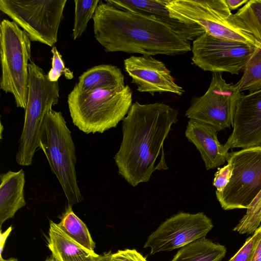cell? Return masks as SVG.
Masks as SVG:
<instances>
[{"mask_svg": "<svg viewBox=\"0 0 261 261\" xmlns=\"http://www.w3.org/2000/svg\"><path fill=\"white\" fill-rule=\"evenodd\" d=\"M177 117V111L164 102L132 103L114 158L119 174L133 187L149 181L155 170L168 168L164 143Z\"/></svg>", "mask_w": 261, "mask_h": 261, "instance_id": "6da1fadb", "label": "cell"}, {"mask_svg": "<svg viewBox=\"0 0 261 261\" xmlns=\"http://www.w3.org/2000/svg\"><path fill=\"white\" fill-rule=\"evenodd\" d=\"M92 19L94 37L106 52L175 56L192 49L190 41L156 19L100 1Z\"/></svg>", "mask_w": 261, "mask_h": 261, "instance_id": "7a4b0ae2", "label": "cell"}, {"mask_svg": "<svg viewBox=\"0 0 261 261\" xmlns=\"http://www.w3.org/2000/svg\"><path fill=\"white\" fill-rule=\"evenodd\" d=\"M133 92L128 85L81 92L75 86L68 95L72 123L86 133H103L115 127L132 105Z\"/></svg>", "mask_w": 261, "mask_h": 261, "instance_id": "3957f363", "label": "cell"}, {"mask_svg": "<svg viewBox=\"0 0 261 261\" xmlns=\"http://www.w3.org/2000/svg\"><path fill=\"white\" fill-rule=\"evenodd\" d=\"M39 148L45 154L50 169L58 179L68 205L81 202L75 171V148L71 132L60 112L49 110L40 131Z\"/></svg>", "mask_w": 261, "mask_h": 261, "instance_id": "277c9868", "label": "cell"}, {"mask_svg": "<svg viewBox=\"0 0 261 261\" xmlns=\"http://www.w3.org/2000/svg\"><path fill=\"white\" fill-rule=\"evenodd\" d=\"M59 97L58 82H50L44 70L30 61L27 103L16 154V161L19 165H32L34 154L39 148V134L43 121L48 112L58 104Z\"/></svg>", "mask_w": 261, "mask_h": 261, "instance_id": "5b68a950", "label": "cell"}, {"mask_svg": "<svg viewBox=\"0 0 261 261\" xmlns=\"http://www.w3.org/2000/svg\"><path fill=\"white\" fill-rule=\"evenodd\" d=\"M0 88L13 95L17 107L25 109L28 99L31 42L22 29L14 21L8 19H3L0 24Z\"/></svg>", "mask_w": 261, "mask_h": 261, "instance_id": "8992f818", "label": "cell"}, {"mask_svg": "<svg viewBox=\"0 0 261 261\" xmlns=\"http://www.w3.org/2000/svg\"><path fill=\"white\" fill-rule=\"evenodd\" d=\"M165 4L174 19L197 25L214 37L261 48V45L251 36L230 22L232 13L225 0H165Z\"/></svg>", "mask_w": 261, "mask_h": 261, "instance_id": "52a82bcc", "label": "cell"}, {"mask_svg": "<svg viewBox=\"0 0 261 261\" xmlns=\"http://www.w3.org/2000/svg\"><path fill=\"white\" fill-rule=\"evenodd\" d=\"M67 0H0V10L28 34L31 41L50 47L58 33Z\"/></svg>", "mask_w": 261, "mask_h": 261, "instance_id": "ba28073f", "label": "cell"}, {"mask_svg": "<svg viewBox=\"0 0 261 261\" xmlns=\"http://www.w3.org/2000/svg\"><path fill=\"white\" fill-rule=\"evenodd\" d=\"M232 176L217 198L224 210L247 209L261 191V145L229 153Z\"/></svg>", "mask_w": 261, "mask_h": 261, "instance_id": "9c48e42d", "label": "cell"}, {"mask_svg": "<svg viewBox=\"0 0 261 261\" xmlns=\"http://www.w3.org/2000/svg\"><path fill=\"white\" fill-rule=\"evenodd\" d=\"M242 93L227 83L221 73H213L206 92L193 97L186 116L209 124L217 132L232 125L237 103Z\"/></svg>", "mask_w": 261, "mask_h": 261, "instance_id": "30bf717a", "label": "cell"}, {"mask_svg": "<svg viewBox=\"0 0 261 261\" xmlns=\"http://www.w3.org/2000/svg\"><path fill=\"white\" fill-rule=\"evenodd\" d=\"M256 47L214 37L205 32L193 41L191 60L201 69L239 74Z\"/></svg>", "mask_w": 261, "mask_h": 261, "instance_id": "8fae6325", "label": "cell"}, {"mask_svg": "<svg viewBox=\"0 0 261 261\" xmlns=\"http://www.w3.org/2000/svg\"><path fill=\"white\" fill-rule=\"evenodd\" d=\"M213 226L203 212H180L163 222L148 237L144 248H150L151 255L181 248L205 237Z\"/></svg>", "mask_w": 261, "mask_h": 261, "instance_id": "7c38bea8", "label": "cell"}, {"mask_svg": "<svg viewBox=\"0 0 261 261\" xmlns=\"http://www.w3.org/2000/svg\"><path fill=\"white\" fill-rule=\"evenodd\" d=\"M125 71L140 92L152 96L156 92H168L181 96L185 92L177 85L170 70L162 61L152 56H132L124 60Z\"/></svg>", "mask_w": 261, "mask_h": 261, "instance_id": "4fadbf2b", "label": "cell"}, {"mask_svg": "<svg viewBox=\"0 0 261 261\" xmlns=\"http://www.w3.org/2000/svg\"><path fill=\"white\" fill-rule=\"evenodd\" d=\"M233 130L224 144L229 150L261 145V89L244 95L237 103Z\"/></svg>", "mask_w": 261, "mask_h": 261, "instance_id": "5bb4252c", "label": "cell"}, {"mask_svg": "<svg viewBox=\"0 0 261 261\" xmlns=\"http://www.w3.org/2000/svg\"><path fill=\"white\" fill-rule=\"evenodd\" d=\"M106 3L118 9L153 18L189 41H194L204 33L197 25L185 23L173 18L166 6L165 0H106Z\"/></svg>", "mask_w": 261, "mask_h": 261, "instance_id": "9a60e30c", "label": "cell"}, {"mask_svg": "<svg viewBox=\"0 0 261 261\" xmlns=\"http://www.w3.org/2000/svg\"><path fill=\"white\" fill-rule=\"evenodd\" d=\"M185 135L199 150L207 170L223 165L229 153L217 138V131L212 126L195 119L188 122Z\"/></svg>", "mask_w": 261, "mask_h": 261, "instance_id": "2e32d148", "label": "cell"}, {"mask_svg": "<svg viewBox=\"0 0 261 261\" xmlns=\"http://www.w3.org/2000/svg\"><path fill=\"white\" fill-rule=\"evenodd\" d=\"M0 225L14 217L16 212L25 206V173L22 169L17 172L9 171L0 176Z\"/></svg>", "mask_w": 261, "mask_h": 261, "instance_id": "e0dca14e", "label": "cell"}, {"mask_svg": "<svg viewBox=\"0 0 261 261\" xmlns=\"http://www.w3.org/2000/svg\"><path fill=\"white\" fill-rule=\"evenodd\" d=\"M47 246L56 261H97L100 256L78 244L52 221Z\"/></svg>", "mask_w": 261, "mask_h": 261, "instance_id": "ac0fdd59", "label": "cell"}, {"mask_svg": "<svg viewBox=\"0 0 261 261\" xmlns=\"http://www.w3.org/2000/svg\"><path fill=\"white\" fill-rule=\"evenodd\" d=\"M75 86L81 92L86 93L98 89L124 86L125 84L120 68L115 65L101 64L84 72Z\"/></svg>", "mask_w": 261, "mask_h": 261, "instance_id": "d6986e66", "label": "cell"}, {"mask_svg": "<svg viewBox=\"0 0 261 261\" xmlns=\"http://www.w3.org/2000/svg\"><path fill=\"white\" fill-rule=\"evenodd\" d=\"M226 253L224 245L204 237L182 247L171 261H221Z\"/></svg>", "mask_w": 261, "mask_h": 261, "instance_id": "ffe728a7", "label": "cell"}, {"mask_svg": "<svg viewBox=\"0 0 261 261\" xmlns=\"http://www.w3.org/2000/svg\"><path fill=\"white\" fill-rule=\"evenodd\" d=\"M230 22L261 45V0H250L230 17Z\"/></svg>", "mask_w": 261, "mask_h": 261, "instance_id": "44dd1931", "label": "cell"}, {"mask_svg": "<svg viewBox=\"0 0 261 261\" xmlns=\"http://www.w3.org/2000/svg\"><path fill=\"white\" fill-rule=\"evenodd\" d=\"M58 226L70 238L88 250L94 252L95 244L86 224L68 205Z\"/></svg>", "mask_w": 261, "mask_h": 261, "instance_id": "7402d4cb", "label": "cell"}, {"mask_svg": "<svg viewBox=\"0 0 261 261\" xmlns=\"http://www.w3.org/2000/svg\"><path fill=\"white\" fill-rule=\"evenodd\" d=\"M240 80L234 84L238 90L253 92L261 89V48L256 47L243 71Z\"/></svg>", "mask_w": 261, "mask_h": 261, "instance_id": "603a6c76", "label": "cell"}, {"mask_svg": "<svg viewBox=\"0 0 261 261\" xmlns=\"http://www.w3.org/2000/svg\"><path fill=\"white\" fill-rule=\"evenodd\" d=\"M99 0H75L74 19L72 32L74 40L79 38L86 30L88 21L93 18Z\"/></svg>", "mask_w": 261, "mask_h": 261, "instance_id": "cb8c5ba5", "label": "cell"}, {"mask_svg": "<svg viewBox=\"0 0 261 261\" xmlns=\"http://www.w3.org/2000/svg\"><path fill=\"white\" fill-rule=\"evenodd\" d=\"M261 223V191L247 209L233 230L240 234L253 233Z\"/></svg>", "mask_w": 261, "mask_h": 261, "instance_id": "d4e9b609", "label": "cell"}, {"mask_svg": "<svg viewBox=\"0 0 261 261\" xmlns=\"http://www.w3.org/2000/svg\"><path fill=\"white\" fill-rule=\"evenodd\" d=\"M53 54L51 58V68L47 74L48 79L52 82H58L62 75H64L67 80L73 78V72L66 67L62 55L54 46L51 49Z\"/></svg>", "mask_w": 261, "mask_h": 261, "instance_id": "484cf974", "label": "cell"}, {"mask_svg": "<svg viewBox=\"0 0 261 261\" xmlns=\"http://www.w3.org/2000/svg\"><path fill=\"white\" fill-rule=\"evenodd\" d=\"M261 235V224L248 238L238 251L228 261H252L257 241Z\"/></svg>", "mask_w": 261, "mask_h": 261, "instance_id": "4316f807", "label": "cell"}, {"mask_svg": "<svg viewBox=\"0 0 261 261\" xmlns=\"http://www.w3.org/2000/svg\"><path fill=\"white\" fill-rule=\"evenodd\" d=\"M232 176V168L229 163L219 168L215 174L213 185L216 187L217 192H222L229 181Z\"/></svg>", "mask_w": 261, "mask_h": 261, "instance_id": "83f0119b", "label": "cell"}, {"mask_svg": "<svg viewBox=\"0 0 261 261\" xmlns=\"http://www.w3.org/2000/svg\"><path fill=\"white\" fill-rule=\"evenodd\" d=\"M109 261H147L136 249L119 250L111 254Z\"/></svg>", "mask_w": 261, "mask_h": 261, "instance_id": "f1b7e54d", "label": "cell"}, {"mask_svg": "<svg viewBox=\"0 0 261 261\" xmlns=\"http://www.w3.org/2000/svg\"><path fill=\"white\" fill-rule=\"evenodd\" d=\"M12 230V227L11 226L8 228V229L4 232L2 231V230L0 231V257H2V253L4 250L5 243Z\"/></svg>", "mask_w": 261, "mask_h": 261, "instance_id": "f546056e", "label": "cell"}, {"mask_svg": "<svg viewBox=\"0 0 261 261\" xmlns=\"http://www.w3.org/2000/svg\"><path fill=\"white\" fill-rule=\"evenodd\" d=\"M248 0H225L229 10H234L247 3Z\"/></svg>", "mask_w": 261, "mask_h": 261, "instance_id": "4dcf8cb0", "label": "cell"}, {"mask_svg": "<svg viewBox=\"0 0 261 261\" xmlns=\"http://www.w3.org/2000/svg\"><path fill=\"white\" fill-rule=\"evenodd\" d=\"M252 261H261V235L257 241Z\"/></svg>", "mask_w": 261, "mask_h": 261, "instance_id": "1f68e13d", "label": "cell"}, {"mask_svg": "<svg viewBox=\"0 0 261 261\" xmlns=\"http://www.w3.org/2000/svg\"><path fill=\"white\" fill-rule=\"evenodd\" d=\"M111 254V251H110L108 253H105L102 255H100L97 261H109Z\"/></svg>", "mask_w": 261, "mask_h": 261, "instance_id": "d6a6232c", "label": "cell"}, {"mask_svg": "<svg viewBox=\"0 0 261 261\" xmlns=\"http://www.w3.org/2000/svg\"><path fill=\"white\" fill-rule=\"evenodd\" d=\"M0 261H18L16 258L13 257L7 259H4L3 257H0Z\"/></svg>", "mask_w": 261, "mask_h": 261, "instance_id": "836d02e7", "label": "cell"}, {"mask_svg": "<svg viewBox=\"0 0 261 261\" xmlns=\"http://www.w3.org/2000/svg\"><path fill=\"white\" fill-rule=\"evenodd\" d=\"M45 261H56L54 257L51 255L50 257H48Z\"/></svg>", "mask_w": 261, "mask_h": 261, "instance_id": "e575fe53", "label": "cell"}]
</instances>
